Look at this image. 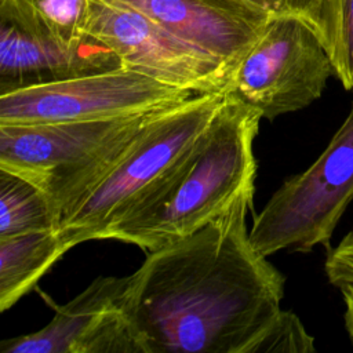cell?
I'll list each match as a JSON object with an SVG mask.
<instances>
[{
  "instance_id": "obj_1",
  "label": "cell",
  "mask_w": 353,
  "mask_h": 353,
  "mask_svg": "<svg viewBox=\"0 0 353 353\" xmlns=\"http://www.w3.org/2000/svg\"><path fill=\"white\" fill-rule=\"evenodd\" d=\"M255 186L197 232L148 251L124 313L141 353H251L281 310L284 276L250 240Z\"/></svg>"
},
{
  "instance_id": "obj_2",
  "label": "cell",
  "mask_w": 353,
  "mask_h": 353,
  "mask_svg": "<svg viewBox=\"0 0 353 353\" xmlns=\"http://www.w3.org/2000/svg\"><path fill=\"white\" fill-rule=\"evenodd\" d=\"M262 116L229 92L211 121L103 230L152 251L186 237L255 186L254 139Z\"/></svg>"
},
{
  "instance_id": "obj_3",
  "label": "cell",
  "mask_w": 353,
  "mask_h": 353,
  "mask_svg": "<svg viewBox=\"0 0 353 353\" xmlns=\"http://www.w3.org/2000/svg\"><path fill=\"white\" fill-rule=\"evenodd\" d=\"M163 109L91 121L0 124V170L36 185L59 229L61 221L106 176L145 124Z\"/></svg>"
},
{
  "instance_id": "obj_4",
  "label": "cell",
  "mask_w": 353,
  "mask_h": 353,
  "mask_svg": "<svg viewBox=\"0 0 353 353\" xmlns=\"http://www.w3.org/2000/svg\"><path fill=\"white\" fill-rule=\"evenodd\" d=\"M223 98L225 92L197 94L156 113L119 163L61 221L58 234L65 248L99 240L125 205L205 128Z\"/></svg>"
},
{
  "instance_id": "obj_5",
  "label": "cell",
  "mask_w": 353,
  "mask_h": 353,
  "mask_svg": "<svg viewBox=\"0 0 353 353\" xmlns=\"http://www.w3.org/2000/svg\"><path fill=\"white\" fill-rule=\"evenodd\" d=\"M353 200V99L347 116L321 154L287 179L255 215L250 230L263 256L281 250L331 248V237Z\"/></svg>"
},
{
  "instance_id": "obj_6",
  "label": "cell",
  "mask_w": 353,
  "mask_h": 353,
  "mask_svg": "<svg viewBox=\"0 0 353 353\" xmlns=\"http://www.w3.org/2000/svg\"><path fill=\"white\" fill-rule=\"evenodd\" d=\"M331 76V61L306 22L272 17L233 70L226 92L273 120L319 99Z\"/></svg>"
},
{
  "instance_id": "obj_7",
  "label": "cell",
  "mask_w": 353,
  "mask_h": 353,
  "mask_svg": "<svg viewBox=\"0 0 353 353\" xmlns=\"http://www.w3.org/2000/svg\"><path fill=\"white\" fill-rule=\"evenodd\" d=\"M197 95L121 66L0 95V124H44L124 117Z\"/></svg>"
},
{
  "instance_id": "obj_8",
  "label": "cell",
  "mask_w": 353,
  "mask_h": 353,
  "mask_svg": "<svg viewBox=\"0 0 353 353\" xmlns=\"http://www.w3.org/2000/svg\"><path fill=\"white\" fill-rule=\"evenodd\" d=\"M85 34L114 51L123 66L164 84L196 94L228 91V68L134 8L90 0Z\"/></svg>"
},
{
  "instance_id": "obj_9",
  "label": "cell",
  "mask_w": 353,
  "mask_h": 353,
  "mask_svg": "<svg viewBox=\"0 0 353 353\" xmlns=\"http://www.w3.org/2000/svg\"><path fill=\"white\" fill-rule=\"evenodd\" d=\"M108 46L88 36L65 43L10 0H0V95L121 68Z\"/></svg>"
},
{
  "instance_id": "obj_10",
  "label": "cell",
  "mask_w": 353,
  "mask_h": 353,
  "mask_svg": "<svg viewBox=\"0 0 353 353\" xmlns=\"http://www.w3.org/2000/svg\"><path fill=\"white\" fill-rule=\"evenodd\" d=\"M130 276L95 279L41 330L6 339L1 353H141L127 316Z\"/></svg>"
},
{
  "instance_id": "obj_11",
  "label": "cell",
  "mask_w": 353,
  "mask_h": 353,
  "mask_svg": "<svg viewBox=\"0 0 353 353\" xmlns=\"http://www.w3.org/2000/svg\"><path fill=\"white\" fill-rule=\"evenodd\" d=\"M134 8L232 73L272 18L245 0H103Z\"/></svg>"
},
{
  "instance_id": "obj_12",
  "label": "cell",
  "mask_w": 353,
  "mask_h": 353,
  "mask_svg": "<svg viewBox=\"0 0 353 353\" xmlns=\"http://www.w3.org/2000/svg\"><path fill=\"white\" fill-rule=\"evenodd\" d=\"M66 252L58 230L0 239V310L26 295Z\"/></svg>"
},
{
  "instance_id": "obj_13",
  "label": "cell",
  "mask_w": 353,
  "mask_h": 353,
  "mask_svg": "<svg viewBox=\"0 0 353 353\" xmlns=\"http://www.w3.org/2000/svg\"><path fill=\"white\" fill-rule=\"evenodd\" d=\"M58 230L44 193L28 179L0 170V239Z\"/></svg>"
},
{
  "instance_id": "obj_14",
  "label": "cell",
  "mask_w": 353,
  "mask_h": 353,
  "mask_svg": "<svg viewBox=\"0 0 353 353\" xmlns=\"http://www.w3.org/2000/svg\"><path fill=\"white\" fill-rule=\"evenodd\" d=\"M314 33L323 44L334 76L353 91V0H321Z\"/></svg>"
},
{
  "instance_id": "obj_15",
  "label": "cell",
  "mask_w": 353,
  "mask_h": 353,
  "mask_svg": "<svg viewBox=\"0 0 353 353\" xmlns=\"http://www.w3.org/2000/svg\"><path fill=\"white\" fill-rule=\"evenodd\" d=\"M57 39L73 44L88 37L90 0H10Z\"/></svg>"
},
{
  "instance_id": "obj_16",
  "label": "cell",
  "mask_w": 353,
  "mask_h": 353,
  "mask_svg": "<svg viewBox=\"0 0 353 353\" xmlns=\"http://www.w3.org/2000/svg\"><path fill=\"white\" fill-rule=\"evenodd\" d=\"M313 353L314 338L306 331L299 317L290 310H280L251 349V353Z\"/></svg>"
},
{
  "instance_id": "obj_17",
  "label": "cell",
  "mask_w": 353,
  "mask_h": 353,
  "mask_svg": "<svg viewBox=\"0 0 353 353\" xmlns=\"http://www.w3.org/2000/svg\"><path fill=\"white\" fill-rule=\"evenodd\" d=\"M324 272L328 283L338 290L353 284V229L335 247L327 250Z\"/></svg>"
},
{
  "instance_id": "obj_18",
  "label": "cell",
  "mask_w": 353,
  "mask_h": 353,
  "mask_svg": "<svg viewBox=\"0 0 353 353\" xmlns=\"http://www.w3.org/2000/svg\"><path fill=\"white\" fill-rule=\"evenodd\" d=\"M270 17H294L306 22L314 32L321 0H245Z\"/></svg>"
},
{
  "instance_id": "obj_19",
  "label": "cell",
  "mask_w": 353,
  "mask_h": 353,
  "mask_svg": "<svg viewBox=\"0 0 353 353\" xmlns=\"http://www.w3.org/2000/svg\"><path fill=\"white\" fill-rule=\"evenodd\" d=\"M339 291L342 295V301L345 303V313H343L345 330L353 345V284L343 285L339 288Z\"/></svg>"
}]
</instances>
